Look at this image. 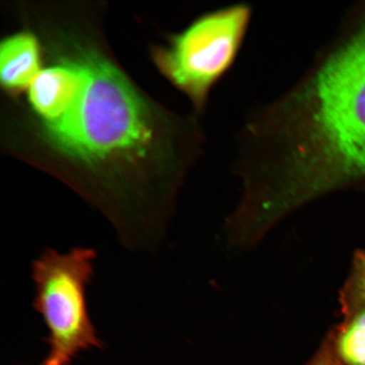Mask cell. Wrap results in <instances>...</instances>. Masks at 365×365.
Returning a JSON list of instances; mask_svg holds the SVG:
<instances>
[{
	"label": "cell",
	"instance_id": "2",
	"mask_svg": "<svg viewBox=\"0 0 365 365\" xmlns=\"http://www.w3.org/2000/svg\"><path fill=\"white\" fill-rule=\"evenodd\" d=\"M88 79L78 108L63 129L49 139L54 148L108 186L103 213L128 177L138 178L154 153L192 163L205 135L195 118L166 116L154 110L120 70L95 53L81 54Z\"/></svg>",
	"mask_w": 365,
	"mask_h": 365
},
{
	"label": "cell",
	"instance_id": "6",
	"mask_svg": "<svg viewBox=\"0 0 365 365\" xmlns=\"http://www.w3.org/2000/svg\"><path fill=\"white\" fill-rule=\"evenodd\" d=\"M42 71L38 41L21 33L9 36L0 45V80L11 91L29 89Z\"/></svg>",
	"mask_w": 365,
	"mask_h": 365
},
{
	"label": "cell",
	"instance_id": "7",
	"mask_svg": "<svg viewBox=\"0 0 365 365\" xmlns=\"http://www.w3.org/2000/svg\"><path fill=\"white\" fill-rule=\"evenodd\" d=\"M333 348L344 365H365V305L341 313Z\"/></svg>",
	"mask_w": 365,
	"mask_h": 365
},
{
	"label": "cell",
	"instance_id": "4",
	"mask_svg": "<svg viewBox=\"0 0 365 365\" xmlns=\"http://www.w3.org/2000/svg\"><path fill=\"white\" fill-rule=\"evenodd\" d=\"M252 16L246 3L204 13L155 52L158 68L188 97L195 114L203 113L213 89L235 66Z\"/></svg>",
	"mask_w": 365,
	"mask_h": 365
},
{
	"label": "cell",
	"instance_id": "10",
	"mask_svg": "<svg viewBox=\"0 0 365 365\" xmlns=\"http://www.w3.org/2000/svg\"><path fill=\"white\" fill-rule=\"evenodd\" d=\"M38 365H49L47 362L43 361L42 364H40Z\"/></svg>",
	"mask_w": 365,
	"mask_h": 365
},
{
	"label": "cell",
	"instance_id": "9",
	"mask_svg": "<svg viewBox=\"0 0 365 365\" xmlns=\"http://www.w3.org/2000/svg\"><path fill=\"white\" fill-rule=\"evenodd\" d=\"M314 365H332L331 362L329 361L328 359H322L321 361L317 362L316 364Z\"/></svg>",
	"mask_w": 365,
	"mask_h": 365
},
{
	"label": "cell",
	"instance_id": "5",
	"mask_svg": "<svg viewBox=\"0 0 365 365\" xmlns=\"http://www.w3.org/2000/svg\"><path fill=\"white\" fill-rule=\"evenodd\" d=\"M88 71L82 56L44 68L29 88L31 108L48 139L59 133L74 115L85 89Z\"/></svg>",
	"mask_w": 365,
	"mask_h": 365
},
{
	"label": "cell",
	"instance_id": "3",
	"mask_svg": "<svg viewBox=\"0 0 365 365\" xmlns=\"http://www.w3.org/2000/svg\"><path fill=\"white\" fill-rule=\"evenodd\" d=\"M97 257L91 248L74 247L66 253L48 248L31 266L33 307L48 331L44 361L49 365H68L83 351L103 346L88 301Z\"/></svg>",
	"mask_w": 365,
	"mask_h": 365
},
{
	"label": "cell",
	"instance_id": "8",
	"mask_svg": "<svg viewBox=\"0 0 365 365\" xmlns=\"http://www.w3.org/2000/svg\"><path fill=\"white\" fill-rule=\"evenodd\" d=\"M341 313L365 305V247L354 255L352 266L341 290Z\"/></svg>",
	"mask_w": 365,
	"mask_h": 365
},
{
	"label": "cell",
	"instance_id": "1",
	"mask_svg": "<svg viewBox=\"0 0 365 365\" xmlns=\"http://www.w3.org/2000/svg\"><path fill=\"white\" fill-rule=\"evenodd\" d=\"M239 143L250 170L296 207L365 184V20L251 111Z\"/></svg>",
	"mask_w": 365,
	"mask_h": 365
}]
</instances>
